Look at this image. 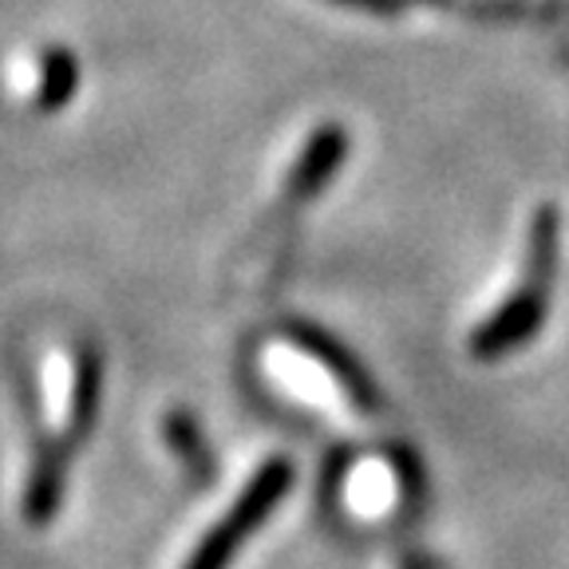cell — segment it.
<instances>
[{"instance_id":"1","label":"cell","mask_w":569,"mask_h":569,"mask_svg":"<svg viewBox=\"0 0 569 569\" xmlns=\"http://www.w3.org/2000/svg\"><path fill=\"white\" fill-rule=\"evenodd\" d=\"M48 391H52V439L44 443L40 459H36L32 487H28V507L24 515L32 522H48L56 510L63 482V462H68V447L88 431L91 408L99 396V368L88 356L71 360V356H52L48 365Z\"/></svg>"},{"instance_id":"2","label":"cell","mask_w":569,"mask_h":569,"mask_svg":"<svg viewBox=\"0 0 569 569\" xmlns=\"http://www.w3.org/2000/svg\"><path fill=\"white\" fill-rule=\"evenodd\" d=\"M266 365L293 396L332 411V416H360L372 408V391H368L365 376L352 368V360L312 332L277 345Z\"/></svg>"},{"instance_id":"3","label":"cell","mask_w":569,"mask_h":569,"mask_svg":"<svg viewBox=\"0 0 569 569\" xmlns=\"http://www.w3.org/2000/svg\"><path fill=\"white\" fill-rule=\"evenodd\" d=\"M550 277H553V213L546 210V213H538V222H533L530 253H526L518 289L490 312L487 325L471 337V352L490 360V356H507V352H515L522 340H530L533 329L542 325Z\"/></svg>"},{"instance_id":"4","label":"cell","mask_w":569,"mask_h":569,"mask_svg":"<svg viewBox=\"0 0 569 569\" xmlns=\"http://www.w3.org/2000/svg\"><path fill=\"white\" fill-rule=\"evenodd\" d=\"M289 487H293V467H289L284 459L266 462V467L249 479V487L233 498V507L222 515V522L210 526V533L202 538V546L190 553L187 569H226L230 566L233 553L241 550V542H246L249 533L266 522V515L273 510V502Z\"/></svg>"},{"instance_id":"5","label":"cell","mask_w":569,"mask_h":569,"mask_svg":"<svg viewBox=\"0 0 569 569\" xmlns=\"http://www.w3.org/2000/svg\"><path fill=\"white\" fill-rule=\"evenodd\" d=\"M403 498V467L391 459H365L356 462L345 482V502L356 515H388Z\"/></svg>"},{"instance_id":"6","label":"cell","mask_w":569,"mask_h":569,"mask_svg":"<svg viewBox=\"0 0 569 569\" xmlns=\"http://www.w3.org/2000/svg\"><path fill=\"white\" fill-rule=\"evenodd\" d=\"M340 154H345V134L337 127H325V131L312 134L309 147L301 151V159L289 170V202H305V198L320 194V187L337 170Z\"/></svg>"},{"instance_id":"7","label":"cell","mask_w":569,"mask_h":569,"mask_svg":"<svg viewBox=\"0 0 569 569\" xmlns=\"http://www.w3.org/2000/svg\"><path fill=\"white\" fill-rule=\"evenodd\" d=\"M340 4H356V9H368V12H391L396 9V0H340Z\"/></svg>"}]
</instances>
